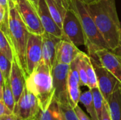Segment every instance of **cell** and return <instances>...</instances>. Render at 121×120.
<instances>
[{"instance_id": "1", "label": "cell", "mask_w": 121, "mask_h": 120, "mask_svg": "<svg viewBox=\"0 0 121 120\" xmlns=\"http://www.w3.org/2000/svg\"><path fill=\"white\" fill-rule=\"evenodd\" d=\"M86 7L110 50H113L118 46L121 37V24L115 0H98Z\"/></svg>"}, {"instance_id": "2", "label": "cell", "mask_w": 121, "mask_h": 120, "mask_svg": "<svg viewBox=\"0 0 121 120\" xmlns=\"http://www.w3.org/2000/svg\"><path fill=\"white\" fill-rule=\"evenodd\" d=\"M9 30L10 42L13 49L14 58L23 69L27 79L28 74L26 53L30 31L13 0H9Z\"/></svg>"}, {"instance_id": "3", "label": "cell", "mask_w": 121, "mask_h": 120, "mask_svg": "<svg viewBox=\"0 0 121 120\" xmlns=\"http://www.w3.org/2000/svg\"><path fill=\"white\" fill-rule=\"evenodd\" d=\"M52 69L43 61L26 79V88L37 98L40 109L46 110L55 95Z\"/></svg>"}, {"instance_id": "4", "label": "cell", "mask_w": 121, "mask_h": 120, "mask_svg": "<svg viewBox=\"0 0 121 120\" xmlns=\"http://www.w3.org/2000/svg\"><path fill=\"white\" fill-rule=\"evenodd\" d=\"M69 2L70 8L76 13L82 24L88 54L90 57H96L97 51L103 49L110 50L89 13L86 5L79 0H69Z\"/></svg>"}, {"instance_id": "5", "label": "cell", "mask_w": 121, "mask_h": 120, "mask_svg": "<svg viewBox=\"0 0 121 120\" xmlns=\"http://www.w3.org/2000/svg\"><path fill=\"white\" fill-rule=\"evenodd\" d=\"M62 39L77 45H85L86 40L80 21L76 13L69 8L63 21Z\"/></svg>"}, {"instance_id": "6", "label": "cell", "mask_w": 121, "mask_h": 120, "mask_svg": "<svg viewBox=\"0 0 121 120\" xmlns=\"http://www.w3.org/2000/svg\"><path fill=\"white\" fill-rule=\"evenodd\" d=\"M69 68L70 65L55 62L52 71L55 88L54 98L59 103L69 102L67 88Z\"/></svg>"}, {"instance_id": "7", "label": "cell", "mask_w": 121, "mask_h": 120, "mask_svg": "<svg viewBox=\"0 0 121 120\" xmlns=\"http://www.w3.org/2000/svg\"><path fill=\"white\" fill-rule=\"evenodd\" d=\"M40 110L37 98L26 86L16 103L13 113L20 120H33Z\"/></svg>"}, {"instance_id": "8", "label": "cell", "mask_w": 121, "mask_h": 120, "mask_svg": "<svg viewBox=\"0 0 121 120\" xmlns=\"http://www.w3.org/2000/svg\"><path fill=\"white\" fill-rule=\"evenodd\" d=\"M18 12L30 33L43 35L45 30L42 25L37 9L29 0H14Z\"/></svg>"}, {"instance_id": "9", "label": "cell", "mask_w": 121, "mask_h": 120, "mask_svg": "<svg viewBox=\"0 0 121 120\" xmlns=\"http://www.w3.org/2000/svg\"><path fill=\"white\" fill-rule=\"evenodd\" d=\"M90 57L96 71L99 88L103 94L105 100L107 101L110 95L121 83L112 73L101 65L96 57Z\"/></svg>"}, {"instance_id": "10", "label": "cell", "mask_w": 121, "mask_h": 120, "mask_svg": "<svg viewBox=\"0 0 121 120\" xmlns=\"http://www.w3.org/2000/svg\"><path fill=\"white\" fill-rule=\"evenodd\" d=\"M26 65L28 76L38 66L43 59V37L30 33L26 47Z\"/></svg>"}, {"instance_id": "11", "label": "cell", "mask_w": 121, "mask_h": 120, "mask_svg": "<svg viewBox=\"0 0 121 120\" xmlns=\"http://www.w3.org/2000/svg\"><path fill=\"white\" fill-rule=\"evenodd\" d=\"M43 59L42 61L53 69L55 64L57 46L61 37H57L52 34L45 32L43 35Z\"/></svg>"}, {"instance_id": "12", "label": "cell", "mask_w": 121, "mask_h": 120, "mask_svg": "<svg viewBox=\"0 0 121 120\" xmlns=\"http://www.w3.org/2000/svg\"><path fill=\"white\" fill-rule=\"evenodd\" d=\"M80 78L77 66V58L71 63L68 76V94L70 104L74 108L78 105L82 94L80 90Z\"/></svg>"}, {"instance_id": "13", "label": "cell", "mask_w": 121, "mask_h": 120, "mask_svg": "<svg viewBox=\"0 0 121 120\" xmlns=\"http://www.w3.org/2000/svg\"><path fill=\"white\" fill-rule=\"evenodd\" d=\"M101 65L112 73L121 83V62L117 56L109 49H103L96 53Z\"/></svg>"}, {"instance_id": "14", "label": "cell", "mask_w": 121, "mask_h": 120, "mask_svg": "<svg viewBox=\"0 0 121 120\" xmlns=\"http://www.w3.org/2000/svg\"><path fill=\"white\" fill-rule=\"evenodd\" d=\"M38 13L42 25L45 32L57 37H62V31L52 18L45 0H40L38 7Z\"/></svg>"}, {"instance_id": "15", "label": "cell", "mask_w": 121, "mask_h": 120, "mask_svg": "<svg viewBox=\"0 0 121 120\" xmlns=\"http://www.w3.org/2000/svg\"><path fill=\"white\" fill-rule=\"evenodd\" d=\"M9 82L16 103H17L26 86V76L15 59L12 62Z\"/></svg>"}, {"instance_id": "16", "label": "cell", "mask_w": 121, "mask_h": 120, "mask_svg": "<svg viewBox=\"0 0 121 120\" xmlns=\"http://www.w3.org/2000/svg\"><path fill=\"white\" fill-rule=\"evenodd\" d=\"M80 52L81 50L76 45L67 40L62 39L57 46L55 62L70 65Z\"/></svg>"}, {"instance_id": "17", "label": "cell", "mask_w": 121, "mask_h": 120, "mask_svg": "<svg viewBox=\"0 0 121 120\" xmlns=\"http://www.w3.org/2000/svg\"><path fill=\"white\" fill-rule=\"evenodd\" d=\"M56 23L62 29L65 16L70 8L69 0H45Z\"/></svg>"}, {"instance_id": "18", "label": "cell", "mask_w": 121, "mask_h": 120, "mask_svg": "<svg viewBox=\"0 0 121 120\" xmlns=\"http://www.w3.org/2000/svg\"><path fill=\"white\" fill-rule=\"evenodd\" d=\"M107 102L112 120H121V83L110 95Z\"/></svg>"}, {"instance_id": "19", "label": "cell", "mask_w": 121, "mask_h": 120, "mask_svg": "<svg viewBox=\"0 0 121 120\" xmlns=\"http://www.w3.org/2000/svg\"><path fill=\"white\" fill-rule=\"evenodd\" d=\"M79 102L84 105V106L86 109L87 112L89 113V115H90L92 120H99L97 112L96 111V108L94 106L93 93L91 89L81 94L79 98Z\"/></svg>"}, {"instance_id": "20", "label": "cell", "mask_w": 121, "mask_h": 120, "mask_svg": "<svg viewBox=\"0 0 121 120\" xmlns=\"http://www.w3.org/2000/svg\"><path fill=\"white\" fill-rule=\"evenodd\" d=\"M60 113L59 103L54 98L49 108L45 111L40 110L34 120H54Z\"/></svg>"}, {"instance_id": "21", "label": "cell", "mask_w": 121, "mask_h": 120, "mask_svg": "<svg viewBox=\"0 0 121 120\" xmlns=\"http://www.w3.org/2000/svg\"><path fill=\"white\" fill-rule=\"evenodd\" d=\"M84 57L85 60L86 74H87V78H88V88L89 89H92L94 88L99 87L96 71L91 62V57L89 54H86L85 53H84Z\"/></svg>"}, {"instance_id": "22", "label": "cell", "mask_w": 121, "mask_h": 120, "mask_svg": "<svg viewBox=\"0 0 121 120\" xmlns=\"http://www.w3.org/2000/svg\"><path fill=\"white\" fill-rule=\"evenodd\" d=\"M2 99L5 103V105L13 112L15 106H16V100L14 98L13 93L12 91L9 80L5 81V84L4 87V91H3V95L2 97L0 98Z\"/></svg>"}, {"instance_id": "23", "label": "cell", "mask_w": 121, "mask_h": 120, "mask_svg": "<svg viewBox=\"0 0 121 120\" xmlns=\"http://www.w3.org/2000/svg\"><path fill=\"white\" fill-rule=\"evenodd\" d=\"M0 54L6 57L11 62H13L15 59L13 47L1 31H0Z\"/></svg>"}, {"instance_id": "24", "label": "cell", "mask_w": 121, "mask_h": 120, "mask_svg": "<svg viewBox=\"0 0 121 120\" xmlns=\"http://www.w3.org/2000/svg\"><path fill=\"white\" fill-rule=\"evenodd\" d=\"M84 55V52L81 51V52L77 57V69L80 78L81 86L88 87V78H87L86 69Z\"/></svg>"}, {"instance_id": "25", "label": "cell", "mask_w": 121, "mask_h": 120, "mask_svg": "<svg viewBox=\"0 0 121 120\" xmlns=\"http://www.w3.org/2000/svg\"><path fill=\"white\" fill-rule=\"evenodd\" d=\"M93 93V97H94V106L96 108V111L97 112V115L99 117V120H101V115L104 110V103H105V99L101 93L100 89L99 87L94 88L91 89Z\"/></svg>"}, {"instance_id": "26", "label": "cell", "mask_w": 121, "mask_h": 120, "mask_svg": "<svg viewBox=\"0 0 121 120\" xmlns=\"http://www.w3.org/2000/svg\"><path fill=\"white\" fill-rule=\"evenodd\" d=\"M60 110L65 120H79L74 108L69 102L59 103Z\"/></svg>"}, {"instance_id": "27", "label": "cell", "mask_w": 121, "mask_h": 120, "mask_svg": "<svg viewBox=\"0 0 121 120\" xmlns=\"http://www.w3.org/2000/svg\"><path fill=\"white\" fill-rule=\"evenodd\" d=\"M12 66V62H11L6 57L0 54V74L3 75L5 81L9 80L11 71Z\"/></svg>"}, {"instance_id": "28", "label": "cell", "mask_w": 121, "mask_h": 120, "mask_svg": "<svg viewBox=\"0 0 121 120\" xmlns=\"http://www.w3.org/2000/svg\"><path fill=\"white\" fill-rule=\"evenodd\" d=\"M74 110H75L79 120H93L91 118L88 117V115L86 114H85V112L82 110V109L79 105H77L74 108Z\"/></svg>"}, {"instance_id": "29", "label": "cell", "mask_w": 121, "mask_h": 120, "mask_svg": "<svg viewBox=\"0 0 121 120\" xmlns=\"http://www.w3.org/2000/svg\"><path fill=\"white\" fill-rule=\"evenodd\" d=\"M101 120H112L111 117L110 112H109L108 104V102L106 100H105V103H104V110H103Z\"/></svg>"}, {"instance_id": "30", "label": "cell", "mask_w": 121, "mask_h": 120, "mask_svg": "<svg viewBox=\"0 0 121 120\" xmlns=\"http://www.w3.org/2000/svg\"><path fill=\"white\" fill-rule=\"evenodd\" d=\"M13 113V112L5 105L4 100L2 99H0V116L11 115Z\"/></svg>"}, {"instance_id": "31", "label": "cell", "mask_w": 121, "mask_h": 120, "mask_svg": "<svg viewBox=\"0 0 121 120\" xmlns=\"http://www.w3.org/2000/svg\"><path fill=\"white\" fill-rule=\"evenodd\" d=\"M0 120H20L18 117L14 114L11 115H2L0 116Z\"/></svg>"}, {"instance_id": "32", "label": "cell", "mask_w": 121, "mask_h": 120, "mask_svg": "<svg viewBox=\"0 0 121 120\" xmlns=\"http://www.w3.org/2000/svg\"><path fill=\"white\" fill-rule=\"evenodd\" d=\"M113 52L117 56V57L119 59V60L121 61V41H120V43L118 45V46L114 49L113 50H112Z\"/></svg>"}, {"instance_id": "33", "label": "cell", "mask_w": 121, "mask_h": 120, "mask_svg": "<svg viewBox=\"0 0 121 120\" xmlns=\"http://www.w3.org/2000/svg\"><path fill=\"white\" fill-rule=\"evenodd\" d=\"M30 1V3L33 4V6L36 8L38 9V4H39V1L40 0H29Z\"/></svg>"}, {"instance_id": "34", "label": "cell", "mask_w": 121, "mask_h": 120, "mask_svg": "<svg viewBox=\"0 0 121 120\" xmlns=\"http://www.w3.org/2000/svg\"><path fill=\"white\" fill-rule=\"evenodd\" d=\"M79 1H81L83 2L84 4L88 5V4H91V3H94V2L96 1H98V0H79Z\"/></svg>"}, {"instance_id": "35", "label": "cell", "mask_w": 121, "mask_h": 120, "mask_svg": "<svg viewBox=\"0 0 121 120\" xmlns=\"http://www.w3.org/2000/svg\"><path fill=\"white\" fill-rule=\"evenodd\" d=\"M61 112V111H60ZM54 120H65V119L64 118V117H63V115H62V112Z\"/></svg>"}, {"instance_id": "36", "label": "cell", "mask_w": 121, "mask_h": 120, "mask_svg": "<svg viewBox=\"0 0 121 120\" xmlns=\"http://www.w3.org/2000/svg\"><path fill=\"white\" fill-rule=\"evenodd\" d=\"M13 1H14V0H13Z\"/></svg>"}, {"instance_id": "37", "label": "cell", "mask_w": 121, "mask_h": 120, "mask_svg": "<svg viewBox=\"0 0 121 120\" xmlns=\"http://www.w3.org/2000/svg\"></svg>"}]
</instances>
